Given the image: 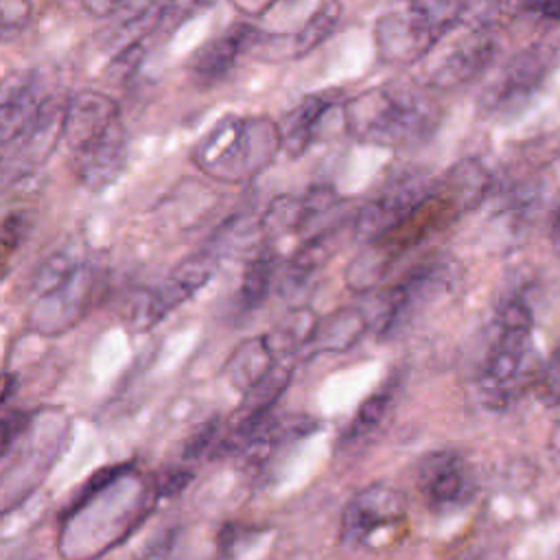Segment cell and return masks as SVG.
I'll return each instance as SVG.
<instances>
[{
  "instance_id": "obj_1",
  "label": "cell",
  "mask_w": 560,
  "mask_h": 560,
  "mask_svg": "<svg viewBox=\"0 0 560 560\" xmlns=\"http://www.w3.org/2000/svg\"><path fill=\"white\" fill-rule=\"evenodd\" d=\"M66 105L44 94L31 70L0 81V179L22 177L52 153L63 133Z\"/></svg>"
},
{
  "instance_id": "obj_2",
  "label": "cell",
  "mask_w": 560,
  "mask_h": 560,
  "mask_svg": "<svg viewBox=\"0 0 560 560\" xmlns=\"http://www.w3.org/2000/svg\"><path fill=\"white\" fill-rule=\"evenodd\" d=\"M442 118L435 96L416 85L385 83L359 92L346 103L343 120L352 138L368 144L400 149L433 136Z\"/></svg>"
},
{
  "instance_id": "obj_3",
  "label": "cell",
  "mask_w": 560,
  "mask_h": 560,
  "mask_svg": "<svg viewBox=\"0 0 560 560\" xmlns=\"http://www.w3.org/2000/svg\"><path fill=\"white\" fill-rule=\"evenodd\" d=\"M457 217H459V210L435 184L433 195L407 221H402L389 234L363 245V249L348 265V271H346L348 287L357 293L374 289L402 254H407L420 241H424L435 230L444 228Z\"/></svg>"
},
{
  "instance_id": "obj_4",
  "label": "cell",
  "mask_w": 560,
  "mask_h": 560,
  "mask_svg": "<svg viewBox=\"0 0 560 560\" xmlns=\"http://www.w3.org/2000/svg\"><path fill=\"white\" fill-rule=\"evenodd\" d=\"M468 4L464 2H411L378 18L374 44L387 63H413L429 55L433 46L459 22Z\"/></svg>"
},
{
  "instance_id": "obj_5",
  "label": "cell",
  "mask_w": 560,
  "mask_h": 560,
  "mask_svg": "<svg viewBox=\"0 0 560 560\" xmlns=\"http://www.w3.org/2000/svg\"><path fill=\"white\" fill-rule=\"evenodd\" d=\"M532 326V311L521 298H512L501 306L497 315V337L490 343L477 378L486 405H503L516 389L523 363L529 352Z\"/></svg>"
},
{
  "instance_id": "obj_6",
  "label": "cell",
  "mask_w": 560,
  "mask_h": 560,
  "mask_svg": "<svg viewBox=\"0 0 560 560\" xmlns=\"http://www.w3.org/2000/svg\"><path fill=\"white\" fill-rule=\"evenodd\" d=\"M455 282V262L446 256H429L413 265L381 302L376 330L383 339L400 335L438 298H444Z\"/></svg>"
},
{
  "instance_id": "obj_7",
  "label": "cell",
  "mask_w": 560,
  "mask_h": 560,
  "mask_svg": "<svg viewBox=\"0 0 560 560\" xmlns=\"http://www.w3.org/2000/svg\"><path fill=\"white\" fill-rule=\"evenodd\" d=\"M435 190V184L420 171L400 173L387 182L370 201H365L354 219V238L363 245L389 234L407 221Z\"/></svg>"
},
{
  "instance_id": "obj_8",
  "label": "cell",
  "mask_w": 560,
  "mask_h": 560,
  "mask_svg": "<svg viewBox=\"0 0 560 560\" xmlns=\"http://www.w3.org/2000/svg\"><path fill=\"white\" fill-rule=\"evenodd\" d=\"M405 514V497L396 488L372 483L346 503L341 514V540L348 547H370L385 532H396Z\"/></svg>"
},
{
  "instance_id": "obj_9",
  "label": "cell",
  "mask_w": 560,
  "mask_h": 560,
  "mask_svg": "<svg viewBox=\"0 0 560 560\" xmlns=\"http://www.w3.org/2000/svg\"><path fill=\"white\" fill-rule=\"evenodd\" d=\"M219 256L212 249L195 252L184 258L158 289L147 291L131 311V326L144 330L162 322L173 308L190 300L214 273Z\"/></svg>"
},
{
  "instance_id": "obj_10",
  "label": "cell",
  "mask_w": 560,
  "mask_h": 560,
  "mask_svg": "<svg viewBox=\"0 0 560 560\" xmlns=\"http://www.w3.org/2000/svg\"><path fill=\"white\" fill-rule=\"evenodd\" d=\"M497 50L494 35L488 20L479 18L457 39H453L444 52L429 66L427 81L431 88H459L479 77Z\"/></svg>"
},
{
  "instance_id": "obj_11",
  "label": "cell",
  "mask_w": 560,
  "mask_h": 560,
  "mask_svg": "<svg viewBox=\"0 0 560 560\" xmlns=\"http://www.w3.org/2000/svg\"><path fill=\"white\" fill-rule=\"evenodd\" d=\"M551 63L553 52L547 46H532L516 52L483 90V107L492 114H508L521 107L542 85Z\"/></svg>"
},
{
  "instance_id": "obj_12",
  "label": "cell",
  "mask_w": 560,
  "mask_h": 560,
  "mask_svg": "<svg viewBox=\"0 0 560 560\" xmlns=\"http://www.w3.org/2000/svg\"><path fill=\"white\" fill-rule=\"evenodd\" d=\"M418 490L433 512H448L472 499L475 479L462 455L433 451L418 466Z\"/></svg>"
},
{
  "instance_id": "obj_13",
  "label": "cell",
  "mask_w": 560,
  "mask_h": 560,
  "mask_svg": "<svg viewBox=\"0 0 560 560\" xmlns=\"http://www.w3.org/2000/svg\"><path fill=\"white\" fill-rule=\"evenodd\" d=\"M265 37L267 35L249 22L232 24L197 52L192 61V77L203 85L225 79L234 70L238 59L245 52L256 50Z\"/></svg>"
},
{
  "instance_id": "obj_14",
  "label": "cell",
  "mask_w": 560,
  "mask_h": 560,
  "mask_svg": "<svg viewBox=\"0 0 560 560\" xmlns=\"http://www.w3.org/2000/svg\"><path fill=\"white\" fill-rule=\"evenodd\" d=\"M127 147V129L118 118L105 133L74 151L79 182L90 190H103L109 186L125 168Z\"/></svg>"
},
{
  "instance_id": "obj_15",
  "label": "cell",
  "mask_w": 560,
  "mask_h": 560,
  "mask_svg": "<svg viewBox=\"0 0 560 560\" xmlns=\"http://www.w3.org/2000/svg\"><path fill=\"white\" fill-rule=\"evenodd\" d=\"M92 282V271L81 265L68 280L39 295L37 304L31 311V328L42 332H55L72 326L88 304Z\"/></svg>"
},
{
  "instance_id": "obj_16",
  "label": "cell",
  "mask_w": 560,
  "mask_h": 560,
  "mask_svg": "<svg viewBox=\"0 0 560 560\" xmlns=\"http://www.w3.org/2000/svg\"><path fill=\"white\" fill-rule=\"evenodd\" d=\"M118 118V105L107 94L83 90L66 105L61 138L74 153L83 144L105 133Z\"/></svg>"
},
{
  "instance_id": "obj_17",
  "label": "cell",
  "mask_w": 560,
  "mask_h": 560,
  "mask_svg": "<svg viewBox=\"0 0 560 560\" xmlns=\"http://www.w3.org/2000/svg\"><path fill=\"white\" fill-rule=\"evenodd\" d=\"M335 105V94H311L302 98L284 118V125L278 129L280 131V147L291 155L298 158L302 155L308 144L315 138V131L328 109Z\"/></svg>"
},
{
  "instance_id": "obj_18",
  "label": "cell",
  "mask_w": 560,
  "mask_h": 560,
  "mask_svg": "<svg viewBox=\"0 0 560 560\" xmlns=\"http://www.w3.org/2000/svg\"><path fill=\"white\" fill-rule=\"evenodd\" d=\"M438 186L455 203L459 214H464L483 201L490 190V173L479 160L464 158L446 171Z\"/></svg>"
},
{
  "instance_id": "obj_19",
  "label": "cell",
  "mask_w": 560,
  "mask_h": 560,
  "mask_svg": "<svg viewBox=\"0 0 560 560\" xmlns=\"http://www.w3.org/2000/svg\"><path fill=\"white\" fill-rule=\"evenodd\" d=\"M368 330V315L361 308L346 306L317 322L308 348L315 352H343L352 348Z\"/></svg>"
},
{
  "instance_id": "obj_20",
  "label": "cell",
  "mask_w": 560,
  "mask_h": 560,
  "mask_svg": "<svg viewBox=\"0 0 560 560\" xmlns=\"http://www.w3.org/2000/svg\"><path fill=\"white\" fill-rule=\"evenodd\" d=\"M278 271V256L273 249H262L245 267L241 287L236 291V306L241 313L256 311L269 295L273 278Z\"/></svg>"
},
{
  "instance_id": "obj_21",
  "label": "cell",
  "mask_w": 560,
  "mask_h": 560,
  "mask_svg": "<svg viewBox=\"0 0 560 560\" xmlns=\"http://www.w3.org/2000/svg\"><path fill=\"white\" fill-rule=\"evenodd\" d=\"M271 363H273V352L267 339L256 337V339H247L236 348V352L228 363V372L234 387H241L243 392H247L273 368Z\"/></svg>"
},
{
  "instance_id": "obj_22",
  "label": "cell",
  "mask_w": 560,
  "mask_h": 560,
  "mask_svg": "<svg viewBox=\"0 0 560 560\" xmlns=\"http://www.w3.org/2000/svg\"><path fill=\"white\" fill-rule=\"evenodd\" d=\"M394 400V385L385 383L381 389H376L374 394H370L361 407L357 409V413L352 416L350 424L343 429L341 433V444L343 446H357L361 442H365L385 420L389 407Z\"/></svg>"
},
{
  "instance_id": "obj_23",
  "label": "cell",
  "mask_w": 560,
  "mask_h": 560,
  "mask_svg": "<svg viewBox=\"0 0 560 560\" xmlns=\"http://www.w3.org/2000/svg\"><path fill=\"white\" fill-rule=\"evenodd\" d=\"M332 254V234L330 232H322L317 236H313L311 241H306L289 260L282 280H280V289L282 293L300 289L308 282V278L326 262V258Z\"/></svg>"
},
{
  "instance_id": "obj_24",
  "label": "cell",
  "mask_w": 560,
  "mask_h": 560,
  "mask_svg": "<svg viewBox=\"0 0 560 560\" xmlns=\"http://www.w3.org/2000/svg\"><path fill=\"white\" fill-rule=\"evenodd\" d=\"M341 18V4L337 2H326L322 4L308 20L306 24L293 35V55H306L313 48H317L339 24Z\"/></svg>"
},
{
  "instance_id": "obj_25",
  "label": "cell",
  "mask_w": 560,
  "mask_h": 560,
  "mask_svg": "<svg viewBox=\"0 0 560 560\" xmlns=\"http://www.w3.org/2000/svg\"><path fill=\"white\" fill-rule=\"evenodd\" d=\"M317 326V319L308 308H300L291 313L271 335H265L271 352H293L300 346H308L313 330Z\"/></svg>"
},
{
  "instance_id": "obj_26",
  "label": "cell",
  "mask_w": 560,
  "mask_h": 560,
  "mask_svg": "<svg viewBox=\"0 0 560 560\" xmlns=\"http://www.w3.org/2000/svg\"><path fill=\"white\" fill-rule=\"evenodd\" d=\"M219 444H221V422L219 418H210L188 438L184 446V459L192 462V459H201L208 453L217 455Z\"/></svg>"
},
{
  "instance_id": "obj_27",
  "label": "cell",
  "mask_w": 560,
  "mask_h": 560,
  "mask_svg": "<svg viewBox=\"0 0 560 560\" xmlns=\"http://www.w3.org/2000/svg\"><path fill=\"white\" fill-rule=\"evenodd\" d=\"M31 416L22 409H7L0 411V455H4L13 442L26 431Z\"/></svg>"
},
{
  "instance_id": "obj_28",
  "label": "cell",
  "mask_w": 560,
  "mask_h": 560,
  "mask_svg": "<svg viewBox=\"0 0 560 560\" xmlns=\"http://www.w3.org/2000/svg\"><path fill=\"white\" fill-rule=\"evenodd\" d=\"M192 472L184 466H177V468H168L166 472L160 475L158 479V494L162 497H173L177 492H182L186 488V483L190 481Z\"/></svg>"
},
{
  "instance_id": "obj_29",
  "label": "cell",
  "mask_w": 560,
  "mask_h": 560,
  "mask_svg": "<svg viewBox=\"0 0 560 560\" xmlns=\"http://www.w3.org/2000/svg\"><path fill=\"white\" fill-rule=\"evenodd\" d=\"M28 18L26 4H0V39L18 31Z\"/></svg>"
},
{
  "instance_id": "obj_30",
  "label": "cell",
  "mask_w": 560,
  "mask_h": 560,
  "mask_svg": "<svg viewBox=\"0 0 560 560\" xmlns=\"http://www.w3.org/2000/svg\"><path fill=\"white\" fill-rule=\"evenodd\" d=\"M540 389L549 400L560 402V354H556L553 361L547 365L540 378Z\"/></svg>"
},
{
  "instance_id": "obj_31",
  "label": "cell",
  "mask_w": 560,
  "mask_h": 560,
  "mask_svg": "<svg viewBox=\"0 0 560 560\" xmlns=\"http://www.w3.org/2000/svg\"><path fill=\"white\" fill-rule=\"evenodd\" d=\"M527 13H534L545 20H560V2H534L523 7Z\"/></svg>"
},
{
  "instance_id": "obj_32",
  "label": "cell",
  "mask_w": 560,
  "mask_h": 560,
  "mask_svg": "<svg viewBox=\"0 0 560 560\" xmlns=\"http://www.w3.org/2000/svg\"><path fill=\"white\" fill-rule=\"evenodd\" d=\"M138 560H171V545L168 542H160V545H155L151 551H147Z\"/></svg>"
},
{
  "instance_id": "obj_33",
  "label": "cell",
  "mask_w": 560,
  "mask_h": 560,
  "mask_svg": "<svg viewBox=\"0 0 560 560\" xmlns=\"http://www.w3.org/2000/svg\"><path fill=\"white\" fill-rule=\"evenodd\" d=\"M549 238H551L553 249L560 254V208L553 212V219L549 225Z\"/></svg>"
},
{
  "instance_id": "obj_34",
  "label": "cell",
  "mask_w": 560,
  "mask_h": 560,
  "mask_svg": "<svg viewBox=\"0 0 560 560\" xmlns=\"http://www.w3.org/2000/svg\"><path fill=\"white\" fill-rule=\"evenodd\" d=\"M11 387H13V376L2 374V376H0V405H2V400L11 394Z\"/></svg>"
},
{
  "instance_id": "obj_35",
  "label": "cell",
  "mask_w": 560,
  "mask_h": 560,
  "mask_svg": "<svg viewBox=\"0 0 560 560\" xmlns=\"http://www.w3.org/2000/svg\"><path fill=\"white\" fill-rule=\"evenodd\" d=\"M13 560H39V558H35V556H18Z\"/></svg>"
}]
</instances>
